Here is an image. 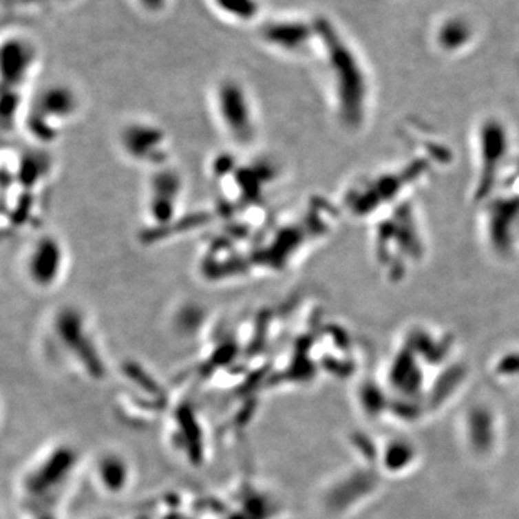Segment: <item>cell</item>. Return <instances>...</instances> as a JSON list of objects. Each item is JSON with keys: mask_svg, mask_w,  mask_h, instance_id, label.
<instances>
[{"mask_svg": "<svg viewBox=\"0 0 519 519\" xmlns=\"http://www.w3.org/2000/svg\"><path fill=\"white\" fill-rule=\"evenodd\" d=\"M41 64V50L35 38L19 30L3 34L2 83L3 126H14L23 117V93L32 83Z\"/></svg>", "mask_w": 519, "mask_h": 519, "instance_id": "1", "label": "cell"}, {"mask_svg": "<svg viewBox=\"0 0 519 519\" xmlns=\"http://www.w3.org/2000/svg\"><path fill=\"white\" fill-rule=\"evenodd\" d=\"M81 110V96L71 84L56 81L41 88L23 114L25 126L34 139L55 142ZM22 118V120H23Z\"/></svg>", "mask_w": 519, "mask_h": 519, "instance_id": "2", "label": "cell"}, {"mask_svg": "<svg viewBox=\"0 0 519 519\" xmlns=\"http://www.w3.org/2000/svg\"><path fill=\"white\" fill-rule=\"evenodd\" d=\"M212 110L222 131L237 145H251L258 131L254 98L234 75H224L212 87Z\"/></svg>", "mask_w": 519, "mask_h": 519, "instance_id": "3", "label": "cell"}, {"mask_svg": "<svg viewBox=\"0 0 519 519\" xmlns=\"http://www.w3.org/2000/svg\"><path fill=\"white\" fill-rule=\"evenodd\" d=\"M25 274L38 290H51L63 280L67 268L65 248L55 235L38 237L26 251Z\"/></svg>", "mask_w": 519, "mask_h": 519, "instance_id": "4", "label": "cell"}, {"mask_svg": "<svg viewBox=\"0 0 519 519\" xmlns=\"http://www.w3.org/2000/svg\"><path fill=\"white\" fill-rule=\"evenodd\" d=\"M306 23L290 14L264 17L254 26L255 39L264 50L274 54L297 55L312 32Z\"/></svg>", "mask_w": 519, "mask_h": 519, "instance_id": "5", "label": "cell"}, {"mask_svg": "<svg viewBox=\"0 0 519 519\" xmlns=\"http://www.w3.org/2000/svg\"><path fill=\"white\" fill-rule=\"evenodd\" d=\"M121 147L136 163L163 165L166 159V137L155 125L134 121L121 131Z\"/></svg>", "mask_w": 519, "mask_h": 519, "instance_id": "6", "label": "cell"}, {"mask_svg": "<svg viewBox=\"0 0 519 519\" xmlns=\"http://www.w3.org/2000/svg\"><path fill=\"white\" fill-rule=\"evenodd\" d=\"M209 5L230 25L255 26L266 17L262 0H209Z\"/></svg>", "mask_w": 519, "mask_h": 519, "instance_id": "7", "label": "cell"}, {"mask_svg": "<svg viewBox=\"0 0 519 519\" xmlns=\"http://www.w3.org/2000/svg\"><path fill=\"white\" fill-rule=\"evenodd\" d=\"M130 3L136 12L143 14L145 18L156 19L171 9L172 0H130Z\"/></svg>", "mask_w": 519, "mask_h": 519, "instance_id": "8", "label": "cell"}, {"mask_svg": "<svg viewBox=\"0 0 519 519\" xmlns=\"http://www.w3.org/2000/svg\"><path fill=\"white\" fill-rule=\"evenodd\" d=\"M56 2H61V3H64V5H71V3L78 2V0H56Z\"/></svg>", "mask_w": 519, "mask_h": 519, "instance_id": "9", "label": "cell"}]
</instances>
